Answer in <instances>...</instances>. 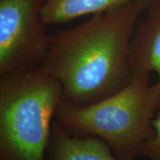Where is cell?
<instances>
[{
  "mask_svg": "<svg viewBox=\"0 0 160 160\" xmlns=\"http://www.w3.org/2000/svg\"><path fill=\"white\" fill-rule=\"evenodd\" d=\"M152 1L132 0L72 29L49 35L48 52L39 68L60 82L63 101L78 106L91 104L130 82L132 39Z\"/></svg>",
  "mask_w": 160,
  "mask_h": 160,
  "instance_id": "6da1fadb",
  "label": "cell"
},
{
  "mask_svg": "<svg viewBox=\"0 0 160 160\" xmlns=\"http://www.w3.org/2000/svg\"><path fill=\"white\" fill-rule=\"evenodd\" d=\"M62 100L60 82L40 68L2 76L0 160H46Z\"/></svg>",
  "mask_w": 160,
  "mask_h": 160,
  "instance_id": "7a4b0ae2",
  "label": "cell"
},
{
  "mask_svg": "<svg viewBox=\"0 0 160 160\" xmlns=\"http://www.w3.org/2000/svg\"><path fill=\"white\" fill-rule=\"evenodd\" d=\"M149 76H132L124 88L91 104L78 106L62 100L56 121L71 131L102 140L120 159L137 160L155 132L157 111L149 98Z\"/></svg>",
  "mask_w": 160,
  "mask_h": 160,
  "instance_id": "3957f363",
  "label": "cell"
},
{
  "mask_svg": "<svg viewBox=\"0 0 160 160\" xmlns=\"http://www.w3.org/2000/svg\"><path fill=\"white\" fill-rule=\"evenodd\" d=\"M46 0H0V76L39 68L49 48Z\"/></svg>",
  "mask_w": 160,
  "mask_h": 160,
  "instance_id": "277c9868",
  "label": "cell"
},
{
  "mask_svg": "<svg viewBox=\"0 0 160 160\" xmlns=\"http://www.w3.org/2000/svg\"><path fill=\"white\" fill-rule=\"evenodd\" d=\"M132 77L155 72L157 81L149 86L150 102L156 111L160 109V0H153L138 22L129 53Z\"/></svg>",
  "mask_w": 160,
  "mask_h": 160,
  "instance_id": "5b68a950",
  "label": "cell"
},
{
  "mask_svg": "<svg viewBox=\"0 0 160 160\" xmlns=\"http://www.w3.org/2000/svg\"><path fill=\"white\" fill-rule=\"evenodd\" d=\"M46 160H123L97 137L71 131L57 121L52 127Z\"/></svg>",
  "mask_w": 160,
  "mask_h": 160,
  "instance_id": "8992f818",
  "label": "cell"
},
{
  "mask_svg": "<svg viewBox=\"0 0 160 160\" xmlns=\"http://www.w3.org/2000/svg\"><path fill=\"white\" fill-rule=\"evenodd\" d=\"M132 0H46L42 8L45 25H58L125 6Z\"/></svg>",
  "mask_w": 160,
  "mask_h": 160,
  "instance_id": "52a82bcc",
  "label": "cell"
},
{
  "mask_svg": "<svg viewBox=\"0 0 160 160\" xmlns=\"http://www.w3.org/2000/svg\"><path fill=\"white\" fill-rule=\"evenodd\" d=\"M154 135L149 139L142 149V157L148 160H160V109L153 119Z\"/></svg>",
  "mask_w": 160,
  "mask_h": 160,
  "instance_id": "ba28073f",
  "label": "cell"
}]
</instances>
